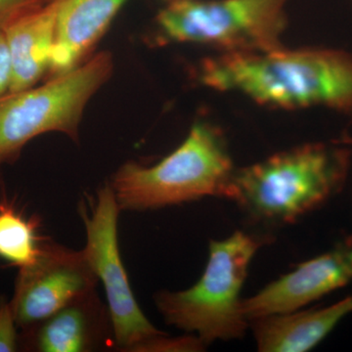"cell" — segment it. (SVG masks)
<instances>
[{
  "label": "cell",
  "instance_id": "obj_10",
  "mask_svg": "<svg viewBox=\"0 0 352 352\" xmlns=\"http://www.w3.org/2000/svg\"><path fill=\"white\" fill-rule=\"evenodd\" d=\"M112 344L110 314L96 289L20 333V349L25 351L95 352Z\"/></svg>",
  "mask_w": 352,
  "mask_h": 352
},
{
  "label": "cell",
  "instance_id": "obj_5",
  "mask_svg": "<svg viewBox=\"0 0 352 352\" xmlns=\"http://www.w3.org/2000/svg\"><path fill=\"white\" fill-rule=\"evenodd\" d=\"M113 72L112 54L102 51L43 85L0 96V164L15 162L30 141L47 132L76 142L88 102Z\"/></svg>",
  "mask_w": 352,
  "mask_h": 352
},
{
  "label": "cell",
  "instance_id": "obj_6",
  "mask_svg": "<svg viewBox=\"0 0 352 352\" xmlns=\"http://www.w3.org/2000/svg\"><path fill=\"white\" fill-rule=\"evenodd\" d=\"M289 0H173L156 17L164 41L212 46L221 53L283 47Z\"/></svg>",
  "mask_w": 352,
  "mask_h": 352
},
{
  "label": "cell",
  "instance_id": "obj_4",
  "mask_svg": "<svg viewBox=\"0 0 352 352\" xmlns=\"http://www.w3.org/2000/svg\"><path fill=\"white\" fill-rule=\"evenodd\" d=\"M264 239L237 231L226 239L210 241L207 266L195 285L155 295L166 323L193 333L207 346L217 340L242 339L250 322L243 311L241 292Z\"/></svg>",
  "mask_w": 352,
  "mask_h": 352
},
{
  "label": "cell",
  "instance_id": "obj_16",
  "mask_svg": "<svg viewBox=\"0 0 352 352\" xmlns=\"http://www.w3.org/2000/svg\"><path fill=\"white\" fill-rule=\"evenodd\" d=\"M10 300L0 296V352H16L20 349V333Z\"/></svg>",
  "mask_w": 352,
  "mask_h": 352
},
{
  "label": "cell",
  "instance_id": "obj_14",
  "mask_svg": "<svg viewBox=\"0 0 352 352\" xmlns=\"http://www.w3.org/2000/svg\"><path fill=\"white\" fill-rule=\"evenodd\" d=\"M46 240L39 236L36 220L27 219L11 204L0 203V258L18 268L38 259Z\"/></svg>",
  "mask_w": 352,
  "mask_h": 352
},
{
  "label": "cell",
  "instance_id": "obj_8",
  "mask_svg": "<svg viewBox=\"0 0 352 352\" xmlns=\"http://www.w3.org/2000/svg\"><path fill=\"white\" fill-rule=\"evenodd\" d=\"M98 278L85 258L46 240L38 259L19 268L10 300L18 327L25 329L44 320L76 298L96 289Z\"/></svg>",
  "mask_w": 352,
  "mask_h": 352
},
{
  "label": "cell",
  "instance_id": "obj_3",
  "mask_svg": "<svg viewBox=\"0 0 352 352\" xmlns=\"http://www.w3.org/2000/svg\"><path fill=\"white\" fill-rule=\"evenodd\" d=\"M235 168L219 127L199 120L179 147L159 163L126 162L109 184L120 210L143 212L206 197L229 200Z\"/></svg>",
  "mask_w": 352,
  "mask_h": 352
},
{
  "label": "cell",
  "instance_id": "obj_9",
  "mask_svg": "<svg viewBox=\"0 0 352 352\" xmlns=\"http://www.w3.org/2000/svg\"><path fill=\"white\" fill-rule=\"evenodd\" d=\"M352 283V236L243 300L248 321L288 314Z\"/></svg>",
  "mask_w": 352,
  "mask_h": 352
},
{
  "label": "cell",
  "instance_id": "obj_20",
  "mask_svg": "<svg viewBox=\"0 0 352 352\" xmlns=\"http://www.w3.org/2000/svg\"><path fill=\"white\" fill-rule=\"evenodd\" d=\"M166 1L170 2V1H173V0H166Z\"/></svg>",
  "mask_w": 352,
  "mask_h": 352
},
{
  "label": "cell",
  "instance_id": "obj_11",
  "mask_svg": "<svg viewBox=\"0 0 352 352\" xmlns=\"http://www.w3.org/2000/svg\"><path fill=\"white\" fill-rule=\"evenodd\" d=\"M129 0H61L48 78L82 65Z\"/></svg>",
  "mask_w": 352,
  "mask_h": 352
},
{
  "label": "cell",
  "instance_id": "obj_2",
  "mask_svg": "<svg viewBox=\"0 0 352 352\" xmlns=\"http://www.w3.org/2000/svg\"><path fill=\"white\" fill-rule=\"evenodd\" d=\"M351 150L333 141L308 143L235 168L229 200L254 221L286 226L339 194L351 168Z\"/></svg>",
  "mask_w": 352,
  "mask_h": 352
},
{
  "label": "cell",
  "instance_id": "obj_17",
  "mask_svg": "<svg viewBox=\"0 0 352 352\" xmlns=\"http://www.w3.org/2000/svg\"><path fill=\"white\" fill-rule=\"evenodd\" d=\"M51 0H0V32H4L21 18L41 8Z\"/></svg>",
  "mask_w": 352,
  "mask_h": 352
},
{
  "label": "cell",
  "instance_id": "obj_19",
  "mask_svg": "<svg viewBox=\"0 0 352 352\" xmlns=\"http://www.w3.org/2000/svg\"><path fill=\"white\" fill-rule=\"evenodd\" d=\"M336 142L340 143V144L349 146V147L352 148V136L349 135V134H344V135H342L339 140H336Z\"/></svg>",
  "mask_w": 352,
  "mask_h": 352
},
{
  "label": "cell",
  "instance_id": "obj_15",
  "mask_svg": "<svg viewBox=\"0 0 352 352\" xmlns=\"http://www.w3.org/2000/svg\"><path fill=\"white\" fill-rule=\"evenodd\" d=\"M206 347L203 340L193 333L170 337L164 333L141 344L136 352H200L205 351Z\"/></svg>",
  "mask_w": 352,
  "mask_h": 352
},
{
  "label": "cell",
  "instance_id": "obj_13",
  "mask_svg": "<svg viewBox=\"0 0 352 352\" xmlns=\"http://www.w3.org/2000/svg\"><path fill=\"white\" fill-rule=\"evenodd\" d=\"M60 2L51 0L4 31L12 69L9 92L36 87L47 76Z\"/></svg>",
  "mask_w": 352,
  "mask_h": 352
},
{
  "label": "cell",
  "instance_id": "obj_1",
  "mask_svg": "<svg viewBox=\"0 0 352 352\" xmlns=\"http://www.w3.org/2000/svg\"><path fill=\"white\" fill-rule=\"evenodd\" d=\"M199 80L266 107H325L352 117V54L346 50L283 46L266 52L220 53L203 60Z\"/></svg>",
  "mask_w": 352,
  "mask_h": 352
},
{
  "label": "cell",
  "instance_id": "obj_18",
  "mask_svg": "<svg viewBox=\"0 0 352 352\" xmlns=\"http://www.w3.org/2000/svg\"><path fill=\"white\" fill-rule=\"evenodd\" d=\"M12 69L10 53L4 32H0V96L8 94L10 90Z\"/></svg>",
  "mask_w": 352,
  "mask_h": 352
},
{
  "label": "cell",
  "instance_id": "obj_12",
  "mask_svg": "<svg viewBox=\"0 0 352 352\" xmlns=\"http://www.w3.org/2000/svg\"><path fill=\"white\" fill-rule=\"evenodd\" d=\"M352 314V294L314 309H298L250 321L261 352H307L314 349Z\"/></svg>",
  "mask_w": 352,
  "mask_h": 352
},
{
  "label": "cell",
  "instance_id": "obj_7",
  "mask_svg": "<svg viewBox=\"0 0 352 352\" xmlns=\"http://www.w3.org/2000/svg\"><path fill=\"white\" fill-rule=\"evenodd\" d=\"M80 206L87 234L85 258L105 289L115 347L136 352L145 342L164 333L148 320L136 302L119 247L118 221L122 212L110 184L97 191L94 204Z\"/></svg>",
  "mask_w": 352,
  "mask_h": 352
}]
</instances>
